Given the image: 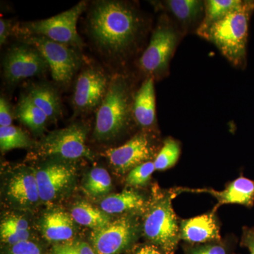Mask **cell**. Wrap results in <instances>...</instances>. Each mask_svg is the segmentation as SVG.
I'll list each match as a JSON object with an SVG mask.
<instances>
[{"instance_id": "8d00e7d4", "label": "cell", "mask_w": 254, "mask_h": 254, "mask_svg": "<svg viewBox=\"0 0 254 254\" xmlns=\"http://www.w3.org/2000/svg\"><path fill=\"white\" fill-rule=\"evenodd\" d=\"M135 254H165L158 247L153 245H144L140 247Z\"/></svg>"}, {"instance_id": "5bb4252c", "label": "cell", "mask_w": 254, "mask_h": 254, "mask_svg": "<svg viewBox=\"0 0 254 254\" xmlns=\"http://www.w3.org/2000/svg\"><path fill=\"white\" fill-rule=\"evenodd\" d=\"M174 190L176 194L179 192L209 193L218 200L216 208L223 204H240L250 208L254 204V181L242 176L230 182L221 191L207 189L192 190L186 188H180Z\"/></svg>"}, {"instance_id": "5b68a950", "label": "cell", "mask_w": 254, "mask_h": 254, "mask_svg": "<svg viewBox=\"0 0 254 254\" xmlns=\"http://www.w3.org/2000/svg\"><path fill=\"white\" fill-rule=\"evenodd\" d=\"M86 8V1H80L71 9L53 17L25 23L21 32L26 33V36H43L56 43L81 49L83 42L78 35L76 24Z\"/></svg>"}, {"instance_id": "d6986e66", "label": "cell", "mask_w": 254, "mask_h": 254, "mask_svg": "<svg viewBox=\"0 0 254 254\" xmlns=\"http://www.w3.org/2000/svg\"><path fill=\"white\" fill-rule=\"evenodd\" d=\"M26 95L49 120H56L62 115V103L58 92L47 83H36L28 88Z\"/></svg>"}, {"instance_id": "7a4b0ae2", "label": "cell", "mask_w": 254, "mask_h": 254, "mask_svg": "<svg viewBox=\"0 0 254 254\" xmlns=\"http://www.w3.org/2000/svg\"><path fill=\"white\" fill-rule=\"evenodd\" d=\"M133 98L128 78L117 74L110 79L96 112L94 136L98 141H112L126 131L133 120Z\"/></svg>"}, {"instance_id": "7402d4cb", "label": "cell", "mask_w": 254, "mask_h": 254, "mask_svg": "<svg viewBox=\"0 0 254 254\" xmlns=\"http://www.w3.org/2000/svg\"><path fill=\"white\" fill-rule=\"evenodd\" d=\"M71 214L73 221L93 230L106 226L111 222L108 214L86 202L76 203L71 209Z\"/></svg>"}, {"instance_id": "44dd1931", "label": "cell", "mask_w": 254, "mask_h": 254, "mask_svg": "<svg viewBox=\"0 0 254 254\" xmlns=\"http://www.w3.org/2000/svg\"><path fill=\"white\" fill-rule=\"evenodd\" d=\"M15 115L21 123L37 134L44 131L49 120L46 114L32 102L26 93L20 96L15 108Z\"/></svg>"}, {"instance_id": "8992f818", "label": "cell", "mask_w": 254, "mask_h": 254, "mask_svg": "<svg viewBox=\"0 0 254 254\" xmlns=\"http://www.w3.org/2000/svg\"><path fill=\"white\" fill-rule=\"evenodd\" d=\"M87 133L86 127L78 123L50 132L40 143V153L65 160L91 158L93 154L86 145Z\"/></svg>"}, {"instance_id": "4dcf8cb0", "label": "cell", "mask_w": 254, "mask_h": 254, "mask_svg": "<svg viewBox=\"0 0 254 254\" xmlns=\"http://www.w3.org/2000/svg\"><path fill=\"white\" fill-rule=\"evenodd\" d=\"M1 240L4 243L10 246L17 245L20 242L28 240L29 232L28 231L19 232L12 230L9 227L5 226L1 224V230H0Z\"/></svg>"}, {"instance_id": "9a60e30c", "label": "cell", "mask_w": 254, "mask_h": 254, "mask_svg": "<svg viewBox=\"0 0 254 254\" xmlns=\"http://www.w3.org/2000/svg\"><path fill=\"white\" fill-rule=\"evenodd\" d=\"M180 240L198 245L221 241L220 227L214 212L182 220Z\"/></svg>"}, {"instance_id": "ba28073f", "label": "cell", "mask_w": 254, "mask_h": 254, "mask_svg": "<svg viewBox=\"0 0 254 254\" xmlns=\"http://www.w3.org/2000/svg\"><path fill=\"white\" fill-rule=\"evenodd\" d=\"M49 68L44 57L27 43L13 46L5 55L3 71L6 81L16 83L26 78L39 76Z\"/></svg>"}, {"instance_id": "83f0119b", "label": "cell", "mask_w": 254, "mask_h": 254, "mask_svg": "<svg viewBox=\"0 0 254 254\" xmlns=\"http://www.w3.org/2000/svg\"><path fill=\"white\" fill-rule=\"evenodd\" d=\"M155 170L154 161H147L135 167L129 172L126 179L127 185L130 187L144 186L151 178Z\"/></svg>"}, {"instance_id": "277c9868", "label": "cell", "mask_w": 254, "mask_h": 254, "mask_svg": "<svg viewBox=\"0 0 254 254\" xmlns=\"http://www.w3.org/2000/svg\"><path fill=\"white\" fill-rule=\"evenodd\" d=\"M175 195V190H155L143 220L145 238L165 254H175L180 240V227L172 205Z\"/></svg>"}, {"instance_id": "484cf974", "label": "cell", "mask_w": 254, "mask_h": 254, "mask_svg": "<svg viewBox=\"0 0 254 254\" xmlns=\"http://www.w3.org/2000/svg\"><path fill=\"white\" fill-rule=\"evenodd\" d=\"M29 137L21 128L11 125L0 127V148L2 152L31 146Z\"/></svg>"}, {"instance_id": "f546056e", "label": "cell", "mask_w": 254, "mask_h": 254, "mask_svg": "<svg viewBox=\"0 0 254 254\" xmlns=\"http://www.w3.org/2000/svg\"><path fill=\"white\" fill-rule=\"evenodd\" d=\"M185 254H230V248L219 241L187 247Z\"/></svg>"}, {"instance_id": "d590c367", "label": "cell", "mask_w": 254, "mask_h": 254, "mask_svg": "<svg viewBox=\"0 0 254 254\" xmlns=\"http://www.w3.org/2000/svg\"><path fill=\"white\" fill-rule=\"evenodd\" d=\"M12 23L11 20H0V45L1 46L6 43V40L13 32Z\"/></svg>"}, {"instance_id": "f1b7e54d", "label": "cell", "mask_w": 254, "mask_h": 254, "mask_svg": "<svg viewBox=\"0 0 254 254\" xmlns=\"http://www.w3.org/2000/svg\"><path fill=\"white\" fill-rule=\"evenodd\" d=\"M52 254H95L91 245L84 242H67L57 244Z\"/></svg>"}, {"instance_id": "2e32d148", "label": "cell", "mask_w": 254, "mask_h": 254, "mask_svg": "<svg viewBox=\"0 0 254 254\" xmlns=\"http://www.w3.org/2000/svg\"><path fill=\"white\" fill-rule=\"evenodd\" d=\"M133 117L136 123L143 128H150L155 123L156 108L154 80L148 77L142 83L134 95Z\"/></svg>"}, {"instance_id": "6da1fadb", "label": "cell", "mask_w": 254, "mask_h": 254, "mask_svg": "<svg viewBox=\"0 0 254 254\" xmlns=\"http://www.w3.org/2000/svg\"><path fill=\"white\" fill-rule=\"evenodd\" d=\"M143 28L141 16L127 2L97 1L90 10L88 31L93 44L107 58L122 60L134 50Z\"/></svg>"}, {"instance_id": "ffe728a7", "label": "cell", "mask_w": 254, "mask_h": 254, "mask_svg": "<svg viewBox=\"0 0 254 254\" xmlns=\"http://www.w3.org/2000/svg\"><path fill=\"white\" fill-rule=\"evenodd\" d=\"M145 205V198L140 193L125 190L105 198L100 203V209L107 214H121L141 210Z\"/></svg>"}, {"instance_id": "1f68e13d", "label": "cell", "mask_w": 254, "mask_h": 254, "mask_svg": "<svg viewBox=\"0 0 254 254\" xmlns=\"http://www.w3.org/2000/svg\"><path fill=\"white\" fill-rule=\"evenodd\" d=\"M7 254H43L41 248L31 241H24L11 246Z\"/></svg>"}, {"instance_id": "30bf717a", "label": "cell", "mask_w": 254, "mask_h": 254, "mask_svg": "<svg viewBox=\"0 0 254 254\" xmlns=\"http://www.w3.org/2000/svg\"><path fill=\"white\" fill-rule=\"evenodd\" d=\"M136 235L135 222L123 217L93 230L91 240L95 254H119L130 247Z\"/></svg>"}, {"instance_id": "9c48e42d", "label": "cell", "mask_w": 254, "mask_h": 254, "mask_svg": "<svg viewBox=\"0 0 254 254\" xmlns=\"http://www.w3.org/2000/svg\"><path fill=\"white\" fill-rule=\"evenodd\" d=\"M177 43L176 32L172 26L161 23L153 31L149 45L139 59L142 71L152 76L165 72Z\"/></svg>"}, {"instance_id": "e0dca14e", "label": "cell", "mask_w": 254, "mask_h": 254, "mask_svg": "<svg viewBox=\"0 0 254 254\" xmlns=\"http://www.w3.org/2000/svg\"><path fill=\"white\" fill-rule=\"evenodd\" d=\"M7 195L21 206H31L38 203L41 198L35 173L23 171L14 175L8 183Z\"/></svg>"}, {"instance_id": "836d02e7", "label": "cell", "mask_w": 254, "mask_h": 254, "mask_svg": "<svg viewBox=\"0 0 254 254\" xmlns=\"http://www.w3.org/2000/svg\"><path fill=\"white\" fill-rule=\"evenodd\" d=\"M1 225H4L16 231H28V222L19 216L9 217L1 222Z\"/></svg>"}, {"instance_id": "8fae6325", "label": "cell", "mask_w": 254, "mask_h": 254, "mask_svg": "<svg viewBox=\"0 0 254 254\" xmlns=\"http://www.w3.org/2000/svg\"><path fill=\"white\" fill-rule=\"evenodd\" d=\"M110 79L101 69L90 67L80 73L75 84L73 105L79 113L98 109L104 99Z\"/></svg>"}, {"instance_id": "d6a6232c", "label": "cell", "mask_w": 254, "mask_h": 254, "mask_svg": "<svg viewBox=\"0 0 254 254\" xmlns=\"http://www.w3.org/2000/svg\"><path fill=\"white\" fill-rule=\"evenodd\" d=\"M12 123V113L11 106L6 99H0V127H9Z\"/></svg>"}, {"instance_id": "3957f363", "label": "cell", "mask_w": 254, "mask_h": 254, "mask_svg": "<svg viewBox=\"0 0 254 254\" xmlns=\"http://www.w3.org/2000/svg\"><path fill=\"white\" fill-rule=\"evenodd\" d=\"M254 11L253 1H243L240 7L212 24L205 33L235 66H245L247 61L249 23Z\"/></svg>"}, {"instance_id": "603a6c76", "label": "cell", "mask_w": 254, "mask_h": 254, "mask_svg": "<svg viewBox=\"0 0 254 254\" xmlns=\"http://www.w3.org/2000/svg\"><path fill=\"white\" fill-rule=\"evenodd\" d=\"M243 3L240 0H210L205 1V18L200 28L201 33H206L214 23L222 19Z\"/></svg>"}, {"instance_id": "7c38bea8", "label": "cell", "mask_w": 254, "mask_h": 254, "mask_svg": "<svg viewBox=\"0 0 254 254\" xmlns=\"http://www.w3.org/2000/svg\"><path fill=\"white\" fill-rule=\"evenodd\" d=\"M35 175L41 200L50 203L71 187L76 175V169L70 164L54 162L43 165Z\"/></svg>"}, {"instance_id": "cb8c5ba5", "label": "cell", "mask_w": 254, "mask_h": 254, "mask_svg": "<svg viewBox=\"0 0 254 254\" xmlns=\"http://www.w3.org/2000/svg\"><path fill=\"white\" fill-rule=\"evenodd\" d=\"M165 4L167 9L184 23L193 22L204 7V3L197 0H170L165 1Z\"/></svg>"}, {"instance_id": "e575fe53", "label": "cell", "mask_w": 254, "mask_h": 254, "mask_svg": "<svg viewBox=\"0 0 254 254\" xmlns=\"http://www.w3.org/2000/svg\"><path fill=\"white\" fill-rule=\"evenodd\" d=\"M241 245L248 249L250 254H254V228L245 227L243 229Z\"/></svg>"}, {"instance_id": "ac0fdd59", "label": "cell", "mask_w": 254, "mask_h": 254, "mask_svg": "<svg viewBox=\"0 0 254 254\" xmlns=\"http://www.w3.org/2000/svg\"><path fill=\"white\" fill-rule=\"evenodd\" d=\"M43 237L53 242H67L74 235L73 220L67 213L56 210L46 213L41 222Z\"/></svg>"}, {"instance_id": "4fadbf2b", "label": "cell", "mask_w": 254, "mask_h": 254, "mask_svg": "<svg viewBox=\"0 0 254 254\" xmlns=\"http://www.w3.org/2000/svg\"><path fill=\"white\" fill-rule=\"evenodd\" d=\"M153 153L149 138L145 133H141L121 146L109 148L104 155L115 171L125 174L140 164L149 161Z\"/></svg>"}, {"instance_id": "d4e9b609", "label": "cell", "mask_w": 254, "mask_h": 254, "mask_svg": "<svg viewBox=\"0 0 254 254\" xmlns=\"http://www.w3.org/2000/svg\"><path fill=\"white\" fill-rule=\"evenodd\" d=\"M112 188L109 173L103 168L92 169L84 183V190L92 197L107 194Z\"/></svg>"}, {"instance_id": "4316f807", "label": "cell", "mask_w": 254, "mask_h": 254, "mask_svg": "<svg viewBox=\"0 0 254 254\" xmlns=\"http://www.w3.org/2000/svg\"><path fill=\"white\" fill-rule=\"evenodd\" d=\"M180 145L173 138H167L154 160L155 170L163 171L171 168L180 158Z\"/></svg>"}, {"instance_id": "52a82bcc", "label": "cell", "mask_w": 254, "mask_h": 254, "mask_svg": "<svg viewBox=\"0 0 254 254\" xmlns=\"http://www.w3.org/2000/svg\"><path fill=\"white\" fill-rule=\"evenodd\" d=\"M25 43L34 46L44 57L52 77L60 85H67L80 67L81 57L70 47L38 36H26Z\"/></svg>"}]
</instances>
